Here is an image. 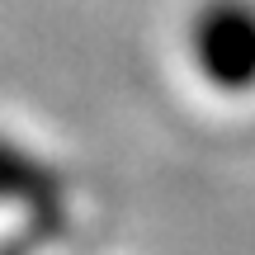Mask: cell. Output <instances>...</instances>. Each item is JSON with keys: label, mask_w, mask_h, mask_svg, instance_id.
Listing matches in <instances>:
<instances>
[{"label": "cell", "mask_w": 255, "mask_h": 255, "mask_svg": "<svg viewBox=\"0 0 255 255\" xmlns=\"http://www.w3.org/2000/svg\"><path fill=\"white\" fill-rule=\"evenodd\" d=\"M194 66L218 90L255 85V5L251 0H208L189 24Z\"/></svg>", "instance_id": "obj_1"}, {"label": "cell", "mask_w": 255, "mask_h": 255, "mask_svg": "<svg viewBox=\"0 0 255 255\" xmlns=\"http://www.w3.org/2000/svg\"><path fill=\"white\" fill-rule=\"evenodd\" d=\"M0 199L33 208V218L47 232L62 227V180L52 165H43L38 156L19 151L14 142H0Z\"/></svg>", "instance_id": "obj_2"}]
</instances>
